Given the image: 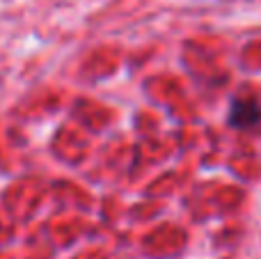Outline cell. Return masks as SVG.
Masks as SVG:
<instances>
[{"mask_svg": "<svg viewBox=\"0 0 261 259\" xmlns=\"http://www.w3.org/2000/svg\"><path fill=\"white\" fill-rule=\"evenodd\" d=\"M229 124L234 128H254L261 124V103L254 96L236 99L229 110Z\"/></svg>", "mask_w": 261, "mask_h": 259, "instance_id": "6da1fadb", "label": "cell"}]
</instances>
